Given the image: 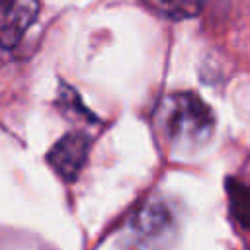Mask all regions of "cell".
<instances>
[{
  "instance_id": "7a4b0ae2",
  "label": "cell",
  "mask_w": 250,
  "mask_h": 250,
  "mask_svg": "<svg viewBox=\"0 0 250 250\" xmlns=\"http://www.w3.org/2000/svg\"><path fill=\"white\" fill-rule=\"evenodd\" d=\"M174 215L162 201H146L127 225V240L135 250H162L172 240Z\"/></svg>"
},
{
  "instance_id": "52a82bcc",
  "label": "cell",
  "mask_w": 250,
  "mask_h": 250,
  "mask_svg": "<svg viewBox=\"0 0 250 250\" xmlns=\"http://www.w3.org/2000/svg\"><path fill=\"white\" fill-rule=\"evenodd\" d=\"M227 195H229V209L234 221L250 230V186L242 184L236 178L227 180Z\"/></svg>"
},
{
  "instance_id": "5b68a950",
  "label": "cell",
  "mask_w": 250,
  "mask_h": 250,
  "mask_svg": "<svg viewBox=\"0 0 250 250\" xmlns=\"http://www.w3.org/2000/svg\"><path fill=\"white\" fill-rule=\"evenodd\" d=\"M55 105H57V109H59L66 119H70V121H74V123H80V125L98 123V117L84 105L80 94H78L72 86H68V84H64V82L59 84V92H57Z\"/></svg>"
},
{
  "instance_id": "6da1fadb",
  "label": "cell",
  "mask_w": 250,
  "mask_h": 250,
  "mask_svg": "<svg viewBox=\"0 0 250 250\" xmlns=\"http://www.w3.org/2000/svg\"><path fill=\"white\" fill-rule=\"evenodd\" d=\"M215 113L195 92H172L158 100L152 125L160 141L172 150H195L215 133Z\"/></svg>"
},
{
  "instance_id": "3957f363",
  "label": "cell",
  "mask_w": 250,
  "mask_h": 250,
  "mask_svg": "<svg viewBox=\"0 0 250 250\" xmlns=\"http://www.w3.org/2000/svg\"><path fill=\"white\" fill-rule=\"evenodd\" d=\"M92 148V135L84 129H72L64 133L47 152V164L62 180L72 184L88 162Z\"/></svg>"
},
{
  "instance_id": "277c9868",
  "label": "cell",
  "mask_w": 250,
  "mask_h": 250,
  "mask_svg": "<svg viewBox=\"0 0 250 250\" xmlns=\"http://www.w3.org/2000/svg\"><path fill=\"white\" fill-rule=\"evenodd\" d=\"M39 0H0V47L14 49L39 16Z\"/></svg>"
},
{
  "instance_id": "8992f818",
  "label": "cell",
  "mask_w": 250,
  "mask_h": 250,
  "mask_svg": "<svg viewBox=\"0 0 250 250\" xmlns=\"http://www.w3.org/2000/svg\"><path fill=\"white\" fill-rule=\"evenodd\" d=\"M150 12L172 21L193 20L201 14L205 0H141Z\"/></svg>"
}]
</instances>
